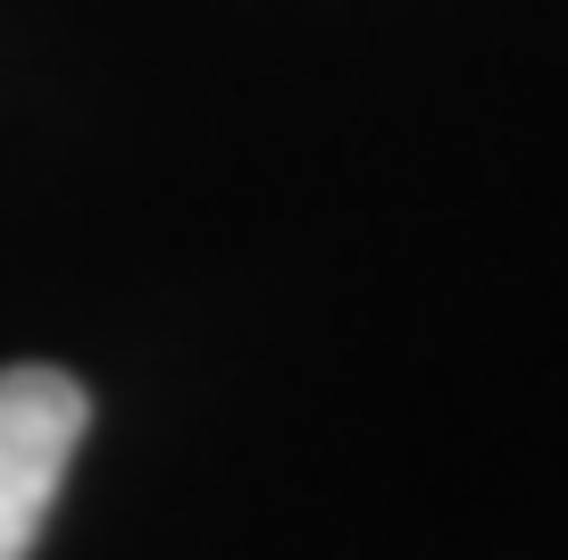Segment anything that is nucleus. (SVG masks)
I'll list each match as a JSON object with an SVG mask.
<instances>
[{
	"mask_svg": "<svg viewBox=\"0 0 568 560\" xmlns=\"http://www.w3.org/2000/svg\"><path fill=\"white\" fill-rule=\"evenodd\" d=\"M84 427L92 402L68 368H0V560H34Z\"/></svg>",
	"mask_w": 568,
	"mask_h": 560,
	"instance_id": "nucleus-1",
	"label": "nucleus"
}]
</instances>
